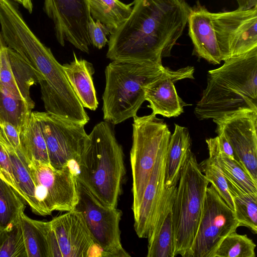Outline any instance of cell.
<instances>
[{
	"instance_id": "cell-7",
	"label": "cell",
	"mask_w": 257,
	"mask_h": 257,
	"mask_svg": "<svg viewBox=\"0 0 257 257\" xmlns=\"http://www.w3.org/2000/svg\"><path fill=\"white\" fill-rule=\"evenodd\" d=\"M133 118L130 161L134 217L139 211L159 152L171 134L166 122L152 113L143 116L136 115Z\"/></svg>"
},
{
	"instance_id": "cell-36",
	"label": "cell",
	"mask_w": 257,
	"mask_h": 257,
	"mask_svg": "<svg viewBox=\"0 0 257 257\" xmlns=\"http://www.w3.org/2000/svg\"><path fill=\"white\" fill-rule=\"evenodd\" d=\"M0 128L5 140L15 150H21V132L15 126L7 122L0 124Z\"/></svg>"
},
{
	"instance_id": "cell-8",
	"label": "cell",
	"mask_w": 257,
	"mask_h": 257,
	"mask_svg": "<svg viewBox=\"0 0 257 257\" xmlns=\"http://www.w3.org/2000/svg\"><path fill=\"white\" fill-rule=\"evenodd\" d=\"M45 139L50 165L55 169L77 168L88 135L85 125L47 112H33Z\"/></svg>"
},
{
	"instance_id": "cell-12",
	"label": "cell",
	"mask_w": 257,
	"mask_h": 257,
	"mask_svg": "<svg viewBox=\"0 0 257 257\" xmlns=\"http://www.w3.org/2000/svg\"><path fill=\"white\" fill-rule=\"evenodd\" d=\"M49 222L47 238L50 257L103 256L77 209L67 211Z\"/></svg>"
},
{
	"instance_id": "cell-1",
	"label": "cell",
	"mask_w": 257,
	"mask_h": 257,
	"mask_svg": "<svg viewBox=\"0 0 257 257\" xmlns=\"http://www.w3.org/2000/svg\"><path fill=\"white\" fill-rule=\"evenodd\" d=\"M187 0H134L129 17L110 33L106 57L111 61L163 65L187 24Z\"/></svg>"
},
{
	"instance_id": "cell-29",
	"label": "cell",
	"mask_w": 257,
	"mask_h": 257,
	"mask_svg": "<svg viewBox=\"0 0 257 257\" xmlns=\"http://www.w3.org/2000/svg\"><path fill=\"white\" fill-rule=\"evenodd\" d=\"M172 204L173 202L168 207L163 220L157 229L147 238V257L175 256L171 214Z\"/></svg>"
},
{
	"instance_id": "cell-16",
	"label": "cell",
	"mask_w": 257,
	"mask_h": 257,
	"mask_svg": "<svg viewBox=\"0 0 257 257\" xmlns=\"http://www.w3.org/2000/svg\"><path fill=\"white\" fill-rule=\"evenodd\" d=\"M194 68L187 66L176 70L166 68L163 73L145 87V100L154 114L164 117H177L184 111L185 103L178 95L176 82L184 79H194Z\"/></svg>"
},
{
	"instance_id": "cell-26",
	"label": "cell",
	"mask_w": 257,
	"mask_h": 257,
	"mask_svg": "<svg viewBox=\"0 0 257 257\" xmlns=\"http://www.w3.org/2000/svg\"><path fill=\"white\" fill-rule=\"evenodd\" d=\"M91 16L104 25L111 33L130 15L133 2L125 4L119 0H87Z\"/></svg>"
},
{
	"instance_id": "cell-39",
	"label": "cell",
	"mask_w": 257,
	"mask_h": 257,
	"mask_svg": "<svg viewBox=\"0 0 257 257\" xmlns=\"http://www.w3.org/2000/svg\"><path fill=\"white\" fill-rule=\"evenodd\" d=\"M27 1L31 6H33L32 0H27Z\"/></svg>"
},
{
	"instance_id": "cell-4",
	"label": "cell",
	"mask_w": 257,
	"mask_h": 257,
	"mask_svg": "<svg viewBox=\"0 0 257 257\" xmlns=\"http://www.w3.org/2000/svg\"><path fill=\"white\" fill-rule=\"evenodd\" d=\"M0 26L7 47L19 54L34 70L42 96L54 100L67 97L72 87L62 65L32 32L12 0H0Z\"/></svg>"
},
{
	"instance_id": "cell-19",
	"label": "cell",
	"mask_w": 257,
	"mask_h": 257,
	"mask_svg": "<svg viewBox=\"0 0 257 257\" xmlns=\"http://www.w3.org/2000/svg\"><path fill=\"white\" fill-rule=\"evenodd\" d=\"M187 24L195 54L210 63L219 64L222 60L212 13L198 2L191 8Z\"/></svg>"
},
{
	"instance_id": "cell-10",
	"label": "cell",
	"mask_w": 257,
	"mask_h": 257,
	"mask_svg": "<svg viewBox=\"0 0 257 257\" xmlns=\"http://www.w3.org/2000/svg\"><path fill=\"white\" fill-rule=\"evenodd\" d=\"M240 226L234 211L211 184L206 189L197 234L184 257H212L224 238Z\"/></svg>"
},
{
	"instance_id": "cell-27",
	"label": "cell",
	"mask_w": 257,
	"mask_h": 257,
	"mask_svg": "<svg viewBox=\"0 0 257 257\" xmlns=\"http://www.w3.org/2000/svg\"><path fill=\"white\" fill-rule=\"evenodd\" d=\"M25 202L16 190L0 178V233L20 221Z\"/></svg>"
},
{
	"instance_id": "cell-20",
	"label": "cell",
	"mask_w": 257,
	"mask_h": 257,
	"mask_svg": "<svg viewBox=\"0 0 257 257\" xmlns=\"http://www.w3.org/2000/svg\"><path fill=\"white\" fill-rule=\"evenodd\" d=\"M73 54V60L62 65L66 78L83 107L95 110L98 102L92 78L94 68L91 63Z\"/></svg>"
},
{
	"instance_id": "cell-13",
	"label": "cell",
	"mask_w": 257,
	"mask_h": 257,
	"mask_svg": "<svg viewBox=\"0 0 257 257\" xmlns=\"http://www.w3.org/2000/svg\"><path fill=\"white\" fill-rule=\"evenodd\" d=\"M212 15L222 61L257 47V7Z\"/></svg>"
},
{
	"instance_id": "cell-17",
	"label": "cell",
	"mask_w": 257,
	"mask_h": 257,
	"mask_svg": "<svg viewBox=\"0 0 257 257\" xmlns=\"http://www.w3.org/2000/svg\"><path fill=\"white\" fill-rule=\"evenodd\" d=\"M38 83L32 67L5 43L0 31V88L10 95L26 101L32 109L31 87Z\"/></svg>"
},
{
	"instance_id": "cell-35",
	"label": "cell",
	"mask_w": 257,
	"mask_h": 257,
	"mask_svg": "<svg viewBox=\"0 0 257 257\" xmlns=\"http://www.w3.org/2000/svg\"><path fill=\"white\" fill-rule=\"evenodd\" d=\"M88 35L91 44L101 49L104 47L108 40L106 36L110 34L109 30L99 21H94L91 16L88 26Z\"/></svg>"
},
{
	"instance_id": "cell-38",
	"label": "cell",
	"mask_w": 257,
	"mask_h": 257,
	"mask_svg": "<svg viewBox=\"0 0 257 257\" xmlns=\"http://www.w3.org/2000/svg\"><path fill=\"white\" fill-rule=\"evenodd\" d=\"M238 7L237 10H247L257 7V0H236Z\"/></svg>"
},
{
	"instance_id": "cell-15",
	"label": "cell",
	"mask_w": 257,
	"mask_h": 257,
	"mask_svg": "<svg viewBox=\"0 0 257 257\" xmlns=\"http://www.w3.org/2000/svg\"><path fill=\"white\" fill-rule=\"evenodd\" d=\"M213 121L215 132L222 133L232 146L237 162L257 182V111L239 110Z\"/></svg>"
},
{
	"instance_id": "cell-31",
	"label": "cell",
	"mask_w": 257,
	"mask_h": 257,
	"mask_svg": "<svg viewBox=\"0 0 257 257\" xmlns=\"http://www.w3.org/2000/svg\"><path fill=\"white\" fill-rule=\"evenodd\" d=\"M255 246L246 234L234 231L224 238L212 257H255Z\"/></svg>"
},
{
	"instance_id": "cell-33",
	"label": "cell",
	"mask_w": 257,
	"mask_h": 257,
	"mask_svg": "<svg viewBox=\"0 0 257 257\" xmlns=\"http://www.w3.org/2000/svg\"><path fill=\"white\" fill-rule=\"evenodd\" d=\"M1 256L27 257L20 221L11 229L0 233Z\"/></svg>"
},
{
	"instance_id": "cell-22",
	"label": "cell",
	"mask_w": 257,
	"mask_h": 257,
	"mask_svg": "<svg viewBox=\"0 0 257 257\" xmlns=\"http://www.w3.org/2000/svg\"><path fill=\"white\" fill-rule=\"evenodd\" d=\"M206 143L209 157L215 160L225 176L247 193L257 197V182L240 164L221 152L218 136L206 139Z\"/></svg>"
},
{
	"instance_id": "cell-37",
	"label": "cell",
	"mask_w": 257,
	"mask_h": 257,
	"mask_svg": "<svg viewBox=\"0 0 257 257\" xmlns=\"http://www.w3.org/2000/svg\"><path fill=\"white\" fill-rule=\"evenodd\" d=\"M216 133L218 135L217 136L218 137L219 143L221 152L229 158L237 161L233 149L223 134L220 132H217Z\"/></svg>"
},
{
	"instance_id": "cell-21",
	"label": "cell",
	"mask_w": 257,
	"mask_h": 257,
	"mask_svg": "<svg viewBox=\"0 0 257 257\" xmlns=\"http://www.w3.org/2000/svg\"><path fill=\"white\" fill-rule=\"evenodd\" d=\"M191 151V138L188 130L175 124L174 133L171 135L166 161V187L177 186L181 171Z\"/></svg>"
},
{
	"instance_id": "cell-34",
	"label": "cell",
	"mask_w": 257,
	"mask_h": 257,
	"mask_svg": "<svg viewBox=\"0 0 257 257\" xmlns=\"http://www.w3.org/2000/svg\"><path fill=\"white\" fill-rule=\"evenodd\" d=\"M0 178L11 185L21 195L14 175L11 160L6 147V141L3 136L1 128Z\"/></svg>"
},
{
	"instance_id": "cell-11",
	"label": "cell",
	"mask_w": 257,
	"mask_h": 257,
	"mask_svg": "<svg viewBox=\"0 0 257 257\" xmlns=\"http://www.w3.org/2000/svg\"><path fill=\"white\" fill-rule=\"evenodd\" d=\"M28 164L43 216L54 211L67 212L75 209L79 200L77 181L70 166L58 169L37 162Z\"/></svg>"
},
{
	"instance_id": "cell-18",
	"label": "cell",
	"mask_w": 257,
	"mask_h": 257,
	"mask_svg": "<svg viewBox=\"0 0 257 257\" xmlns=\"http://www.w3.org/2000/svg\"><path fill=\"white\" fill-rule=\"evenodd\" d=\"M170 139L162 146L146 187L137 214L134 228L140 238L150 236L158 207L166 187V161Z\"/></svg>"
},
{
	"instance_id": "cell-6",
	"label": "cell",
	"mask_w": 257,
	"mask_h": 257,
	"mask_svg": "<svg viewBox=\"0 0 257 257\" xmlns=\"http://www.w3.org/2000/svg\"><path fill=\"white\" fill-rule=\"evenodd\" d=\"M209 183L191 151L181 171L171 208L175 256L184 257L193 244Z\"/></svg>"
},
{
	"instance_id": "cell-24",
	"label": "cell",
	"mask_w": 257,
	"mask_h": 257,
	"mask_svg": "<svg viewBox=\"0 0 257 257\" xmlns=\"http://www.w3.org/2000/svg\"><path fill=\"white\" fill-rule=\"evenodd\" d=\"M20 221L27 257H50L47 238L50 222L33 219L24 212Z\"/></svg>"
},
{
	"instance_id": "cell-9",
	"label": "cell",
	"mask_w": 257,
	"mask_h": 257,
	"mask_svg": "<svg viewBox=\"0 0 257 257\" xmlns=\"http://www.w3.org/2000/svg\"><path fill=\"white\" fill-rule=\"evenodd\" d=\"M77 187L79 200L75 209L81 213L103 256H130L121 242L119 223L122 211L102 204L78 181Z\"/></svg>"
},
{
	"instance_id": "cell-32",
	"label": "cell",
	"mask_w": 257,
	"mask_h": 257,
	"mask_svg": "<svg viewBox=\"0 0 257 257\" xmlns=\"http://www.w3.org/2000/svg\"><path fill=\"white\" fill-rule=\"evenodd\" d=\"M199 164L201 171L209 182L214 186L226 204L234 211L227 179L215 160L209 156Z\"/></svg>"
},
{
	"instance_id": "cell-28",
	"label": "cell",
	"mask_w": 257,
	"mask_h": 257,
	"mask_svg": "<svg viewBox=\"0 0 257 257\" xmlns=\"http://www.w3.org/2000/svg\"><path fill=\"white\" fill-rule=\"evenodd\" d=\"M234 204L236 218L241 225L257 233V197L247 193L226 177Z\"/></svg>"
},
{
	"instance_id": "cell-25",
	"label": "cell",
	"mask_w": 257,
	"mask_h": 257,
	"mask_svg": "<svg viewBox=\"0 0 257 257\" xmlns=\"http://www.w3.org/2000/svg\"><path fill=\"white\" fill-rule=\"evenodd\" d=\"M20 142L22 153L28 163L37 162L50 165L46 144L33 112L20 133Z\"/></svg>"
},
{
	"instance_id": "cell-14",
	"label": "cell",
	"mask_w": 257,
	"mask_h": 257,
	"mask_svg": "<svg viewBox=\"0 0 257 257\" xmlns=\"http://www.w3.org/2000/svg\"><path fill=\"white\" fill-rule=\"evenodd\" d=\"M44 10L54 24L58 43L67 41L89 53L91 43L88 26L91 15L87 0H44Z\"/></svg>"
},
{
	"instance_id": "cell-5",
	"label": "cell",
	"mask_w": 257,
	"mask_h": 257,
	"mask_svg": "<svg viewBox=\"0 0 257 257\" xmlns=\"http://www.w3.org/2000/svg\"><path fill=\"white\" fill-rule=\"evenodd\" d=\"M166 67L151 63L112 61L105 68L103 119L116 124L137 115L145 101V87Z\"/></svg>"
},
{
	"instance_id": "cell-23",
	"label": "cell",
	"mask_w": 257,
	"mask_h": 257,
	"mask_svg": "<svg viewBox=\"0 0 257 257\" xmlns=\"http://www.w3.org/2000/svg\"><path fill=\"white\" fill-rule=\"evenodd\" d=\"M6 147L21 195L32 212L43 216L36 196V186L22 150H15L6 140Z\"/></svg>"
},
{
	"instance_id": "cell-3",
	"label": "cell",
	"mask_w": 257,
	"mask_h": 257,
	"mask_svg": "<svg viewBox=\"0 0 257 257\" xmlns=\"http://www.w3.org/2000/svg\"><path fill=\"white\" fill-rule=\"evenodd\" d=\"M111 124L101 121L88 135L76 176L102 204L116 208L125 168L122 147Z\"/></svg>"
},
{
	"instance_id": "cell-2",
	"label": "cell",
	"mask_w": 257,
	"mask_h": 257,
	"mask_svg": "<svg viewBox=\"0 0 257 257\" xmlns=\"http://www.w3.org/2000/svg\"><path fill=\"white\" fill-rule=\"evenodd\" d=\"M208 71L207 86L194 113L215 119L244 109L257 111V47Z\"/></svg>"
},
{
	"instance_id": "cell-30",
	"label": "cell",
	"mask_w": 257,
	"mask_h": 257,
	"mask_svg": "<svg viewBox=\"0 0 257 257\" xmlns=\"http://www.w3.org/2000/svg\"><path fill=\"white\" fill-rule=\"evenodd\" d=\"M32 109L26 101L0 88V124L11 123L21 132L28 122Z\"/></svg>"
}]
</instances>
